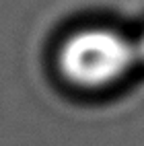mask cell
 Segmentation results:
<instances>
[{
  "instance_id": "obj_2",
  "label": "cell",
  "mask_w": 144,
  "mask_h": 146,
  "mask_svg": "<svg viewBox=\"0 0 144 146\" xmlns=\"http://www.w3.org/2000/svg\"><path fill=\"white\" fill-rule=\"evenodd\" d=\"M134 54H136V62L140 60L144 64V33L140 35V39L134 43Z\"/></svg>"
},
{
  "instance_id": "obj_1",
  "label": "cell",
  "mask_w": 144,
  "mask_h": 146,
  "mask_svg": "<svg viewBox=\"0 0 144 146\" xmlns=\"http://www.w3.org/2000/svg\"><path fill=\"white\" fill-rule=\"evenodd\" d=\"M136 64L134 43L111 29H84L64 41L58 66L66 80L99 89L121 78Z\"/></svg>"
}]
</instances>
